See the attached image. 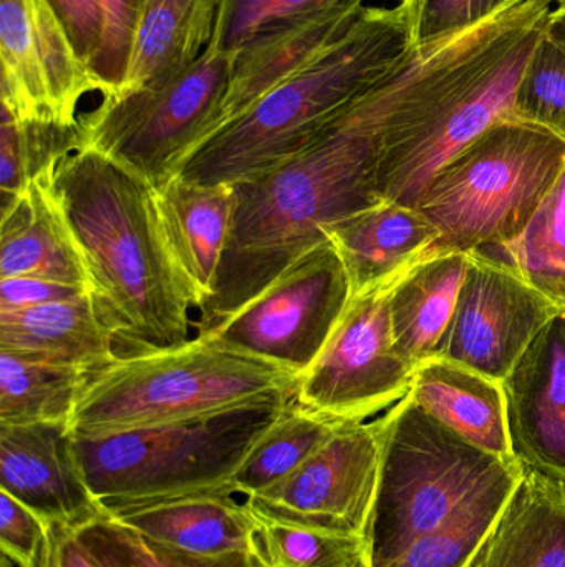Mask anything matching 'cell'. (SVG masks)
I'll return each instance as SVG.
<instances>
[{
  "label": "cell",
  "mask_w": 565,
  "mask_h": 567,
  "mask_svg": "<svg viewBox=\"0 0 565 567\" xmlns=\"http://www.w3.org/2000/svg\"><path fill=\"white\" fill-rule=\"evenodd\" d=\"M504 37L503 20L490 17L464 32L414 43L295 155L232 186L231 229L199 332L238 312L325 241L327 226L377 205L375 172L390 136L496 55Z\"/></svg>",
  "instance_id": "1"
},
{
  "label": "cell",
  "mask_w": 565,
  "mask_h": 567,
  "mask_svg": "<svg viewBox=\"0 0 565 567\" xmlns=\"http://www.w3.org/2000/svg\"><path fill=\"white\" fill-rule=\"evenodd\" d=\"M49 183L116 353L136 355L191 340L198 307L169 248L158 189L92 148L63 158Z\"/></svg>",
  "instance_id": "2"
},
{
  "label": "cell",
  "mask_w": 565,
  "mask_h": 567,
  "mask_svg": "<svg viewBox=\"0 0 565 567\" xmlns=\"http://www.w3.org/2000/svg\"><path fill=\"white\" fill-rule=\"evenodd\" d=\"M380 476L367 567H468L524 475L438 422L410 396L375 420Z\"/></svg>",
  "instance_id": "3"
},
{
  "label": "cell",
  "mask_w": 565,
  "mask_h": 567,
  "mask_svg": "<svg viewBox=\"0 0 565 567\" xmlns=\"http://www.w3.org/2000/svg\"><path fill=\"white\" fill-rule=\"evenodd\" d=\"M411 45L410 19L400 6L365 7L354 27L324 55L222 126L176 176L196 185L234 186L271 172L311 142Z\"/></svg>",
  "instance_id": "4"
},
{
  "label": "cell",
  "mask_w": 565,
  "mask_h": 567,
  "mask_svg": "<svg viewBox=\"0 0 565 567\" xmlns=\"http://www.w3.org/2000/svg\"><path fill=\"white\" fill-rule=\"evenodd\" d=\"M297 380L294 370L198 333L181 346L118 355L92 373L70 429L103 435L202 419L294 393Z\"/></svg>",
  "instance_id": "5"
},
{
  "label": "cell",
  "mask_w": 565,
  "mask_h": 567,
  "mask_svg": "<svg viewBox=\"0 0 565 567\" xmlns=\"http://www.w3.org/2000/svg\"><path fill=\"white\" fill-rule=\"evenodd\" d=\"M292 399L294 393H278L202 419L103 435L73 433V450L90 492L108 515L202 493L234 495L236 472Z\"/></svg>",
  "instance_id": "6"
},
{
  "label": "cell",
  "mask_w": 565,
  "mask_h": 567,
  "mask_svg": "<svg viewBox=\"0 0 565 567\" xmlns=\"http://www.w3.org/2000/svg\"><path fill=\"white\" fill-rule=\"evenodd\" d=\"M565 168V140L508 116L431 179L417 209L438 229L421 259L504 248L530 225Z\"/></svg>",
  "instance_id": "7"
},
{
  "label": "cell",
  "mask_w": 565,
  "mask_h": 567,
  "mask_svg": "<svg viewBox=\"0 0 565 567\" xmlns=\"http://www.w3.org/2000/svg\"><path fill=\"white\" fill-rule=\"evenodd\" d=\"M232 56L206 50L169 82L103 96L93 112L80 116L85 148L163 188L221 128Z\"/></svg>",
  "instance_id": "8"
},
{
  "label": "cell",
  "mask_w": 565,
  "mask_h": 567,
  "mask_svg": "<svg viewBox=\"0 0 565 567\" xmlns=\"http://www.w3.org/2000/svg\"><path fill=\"white\" fill-rule=\"evenodd\" d=\"M547 20L550 17L531 27L390 136L375 172L378 203L417 208L425 189L448 162L494 123L514 116L517 86L546 33Z\"/></svg>",
  "instance_id": "9"
},
{
  "label": "cell",
  "mask_w": 565,
  "mask_h": 567,
  "mask_svg": "<svg viewBox=\"0 0 565 567\" xmlns=\"http://www.w3.org/2000/svg\"><path fill=\"white\" fill-rule=\"evenodd\" d=\"M398 279L350 297L324 349L299 375L295 405L335 423H364L408 395L417 370L398 353L390 322Z\"/></svg>",
  "instance_id": "10"
},
{
  "label": "cell",
  "mask_w": 565,
  "mask_h": 567,
  "mask_svg": "<svg viewBox=\"0 0 565 567\" xmlns=\"http://www.w3.org/2000/svg\"><path fill=\"white\" fill-rule=\"evenodd\" d=\"M350 297V279L327 238L238 312L198 333L301 375L324 349Z\"/></svg>",
  "instance_id": "11"
},
{
  "label": "cell",
  "mask_w": 565,
  "mask_h": 567,
  "mask_svg": "<svg viewBox=\"0 0 565 567\" xmlns=\"http://www.w3.org/2000/svg\"><path fill=\"white\" fill-rule=\"evenodd\" d=\"M380 465L375 420L342 423L292 475L244 503L259 518L365 538Z\"/></svg>",
  "instance_id": "12"
},
{
  "label": "cell",
  "mask_w": 565,
  "mask_h": 567,
  "mask_svg": "<svg viewBox=\"0 0 565 567\" xmlns=\"http://www.w3.org/2000/svg\"><path fill=\"white\" fill-rule=\"evenodd\" d=\"M468 255L453 317L433 357L503 382L537 332L563 310L503 259Z\"/></svg>",
  "instance_id": "13"
},
{
  "label": "cell",
  "mask_w": 565,
  "mask_h": 567,
  "mask_svg": "<svg viewBox=\"0 0 565 567\" xmlns=\"http://www.w3.org/2000/svg\"><path fill=\"white\" fill-rule=\"evenodd\" d=\"M100 92L46 0H0V110L19 120L76 123Z\"/></svg>",
  "instance_id": "14"
},
{
  "label": "cell",
  "mask_w": 565,
  "mask_h": 567,
  "mask_svg": "<svg viewBox=\"0 0 565 567\" xmlns=\"http://www.w3.org/2000/svg\"><path fill=\"white\" fill-rule=\"evenodd\" d=\"M0 489L72 532L108 516L83 478L69 422L0 423Z\"/></svg>",
  "instance_id": "15"
},
{
  "label": "cell",
  "mask_w": 565,
  "mask_h": 567,
  "mask_svg": "<svg viewBox=\"0 0 565 567\" xmlns=\"http://www.w3.org/2000/svg\"><path fill=\"white\" fill-rule=\"evenodd\" d=\"M501 383L517 462L565 483V310L537 332Z\"/></svg>",
  "instance_id": "16"
},
{
  "label": "cell",
  "mask_w": 565,
  "mask_h": 567,
  "mask_svg": "<svg viewBox=\"0 0 565 567\" xmlns=\"http://www.w3.org/2000/svg\"><path fill=\"white\" fill-rule=\"evenodd\" d=\"M365 7V0H345L269 27L245 43L232 56L221 128L324 55L354 27Z\"/></svg>",
  "instance_id": "17"
},
{
  "label": "cell",
  "mask_w": 565,
  "mask_h": 567,
  "mask_svg": "<svg viewBox=\"0 0 565 567\" xmlns=\"http://www.w3.org/2000/svg\"><path fill=\"white\" fill-rule=\"evenodd\" d=\"M324 235L341 255L355 296L404 276L440 233L417 208L380 202L327 226Z\"/></svg>",
  "instance_id": "18"
},
{
  "label": "cell",
  "mask_w": 565,
  "mask_h": 567,
  "mask_svg": "<svg viewBox=\"0 0 565 567\" xmlns=\"http://www.w3.org/2000/svg\"><path fill=\"white\" fill-rule=\"evenodd\" d=\"M109 516L155 542L192 555L262 553L258 518L228 492L182 496Z\"/></svg>",
  "instance_id": "19"
},
{
  "label": "cell",
  "mask_w": 565,
  "mask_h": 567,
  "mask_svg": "<svg viewBox=\"0 0 565 567\" xmlns=\"http://www.w3.org/2000/svg\"><path fill=\"white\" fill-rule=\"evenodd\" d=\"M49 178L32 182L19 195L3 199L0 279H46L88 289L82 256Z\"/></svg>",
  "instance_id": "20"
},
{
  "label": "cell",
  "mask_w": 565,
  "mask_h": 567,
  "mask_svg": "<svg viewBox=\"0 0 565 567\" xmlns=\"http://www.w3.org/2000/svg\"><path fill=\"white\" fill-rule=\"evenodd\" d=\"M158 203L169 248L201 312L215 293L231 229L234 189L175 176L158 189Z\"/></svg>",
  "instance_id": "21"
},
{
  "label": "cell",
  "mask_w": 565,
  "mask_h": 567,
  "mask_svg": "<svg viewBox=\"0 0 565 567\" xmlns=\"http://www.w3.org/2000/svg\"><path fill=\"white\" fill-rule=\"evenodd\" d=\"M408 396L438 422L504 462H517L508 430L503 383L431 357L418 367Z\"/></svg>",
  "instance_id": "22"
},
{
  "label": "cell",
  "mask_w": 565,
  "mask_h": 567,
  "mask_svg": "<svg viewBox=\"0 0 565 567\" xmlns=\"http://www.w3.org/2000/svg\"><path fill=\"white\" fill-rule=\"evenodd\" d=\"M0 350L42 357L90 373L118 357L90 293L63 302L0 309Z\"/></svg>",
  "instance_id": "23"
},
{
  "label": "cell",
  "mask_w": 565,
  "mask_h": 567,
  "mask_svg": "<svg viewBox=\"0 0 565 567\" xmlns=\"http://www.w3.org/2000/svg\"><path fill=\"white\" fill-rule=\"evenodd\" d=\"M481 567H565V483L524 475L481 549Z\"/></svg>",
  "instance_id": "24"
},
{
  "label": "cell",
  "mask_w": 565,
  "mask_h": 567,
  "mask_svg": "<svg viewBox=\"0 0 565 567\" xmlns=\"http://www.w3.org/2000/svg\"><path fill=\"white\" fill-rule=\"evenodd\" d=\"M219 3L145 0L128 75L118 93L161 85L198 62L211 43Z\"/></svg>",
  "instance_id": "25"
},
{
  "label": "cell",
  "mask_w": 565,
  "mask_h": 567,
  "mask_svg": "<svg viewBox=\"0 0 565 567\" xmlns=\"http://www.w3.org/2000/svg\"><path fill=\"white\" fill-rule=\"evenodd\" d=\"M470 255L420 259L390 292V322L398 353L415 370L435 355L453 317Z\"/></svg>",
  "instance_id": "26"
},
{
  "label": "cell",
  "mask_w": 565,
  "mask_h": 567,
  "mask_svg": "<svg viewBox=\"0 0 565 567\" xmlns=\"http://www.w3.org/2000/svg\"><path fill=\"white\" fill-rule=\"evenodd\" d=\"M90 379L79 367L0 350V423H70Z\"/></svg>",
  "instance_id": "27"
},
{
  "label": "cell",
  "mask_w": 565,
  "mask_h": 567,
  "mask_svg": "<svg viewBox=\"0 0 565 567\" xmlns=\"http://www.w3.org/2000/svg\"><path fill=\"white\" fill-rule=\"evenodd\" d=\"M341 425L301 409L292 399L239 466L232 492L248 498L278 485L311 458Z\"/></svg>",
  "instance_id": "28"
},
{
  "label": "cell",
  "mask_w": 565,
  "mask_h": 567,
  "mask_svg": "<svg viewBox=\"0 0 565 567\" xmlns=\"http://www.w3.org/2000/svg\"><path fill=\"white\" fill-rule=\"evenodd\" d=\"M85 148L76 123L19 120L0 110V192L13 198L32 182L46 179L59 163Z\"/></svg>",
  "instance_id": "29"
},
{
  "label": "cell",
  "mask_w": 565,
  "mask_h": 567,
  "mask_svg": "<svg viewBox=\"0 0 565 567\" xmlns=\"http://www.w3.org/2000/svg\"><path fill=\"white\" fill-rule=\"evenodd\" d=\"M501 249L524 281L565 310V168L530 225Z\"/></svg>",
  "instance_id": "30"
},
{
  "label": "cell",
  "mask_w": 565,
  "mask_h": 567,
  "mask_svg": "<svg viewBox=\"0 0 565 567\" xmlns=\"http://www.w3.org/2000/svg\"><path fill=\"white\" fill-rule=\"evenodd\" d=\"M75 535L100 567H271L262 553L199 556L181 551L109 515L83 526Z\"/></svg>",
  "instance_id": "31"
},
{
  "label": "cell",
  "mask_w": 565,
  "mask_h": 567,
  "mask_svg": "<svg viewBox=\"0 0 565 567\" xmlns=\"http://www.w3.org/2000/svg\"><path fill=\"white\" fill-rule=\"evenodd\" d=\"M255 518L262 556L271 567H367L362 536Z\"/></svg>",
  "instance_id": "32"
},
{
  "label": "cell",
  "mask_w": 565,
  "mask_h": 567,
  "mask_svg": "<svg viewBox=\"0 0 565 567\" xmlns=\"http://www.w3.org/2000/svg\"><path fill=\"white\" fill-rule=\"evenodd\" d=\"M514 116L565 140V52L544 33L517 86Z\"/></svg>",
  "instance_id": "33"
},
{
  "label": "cell",
  "mask_w": 565,
  "mask_h": 567,
  "mask_svg": "<svg viewBox=\"0 0 565 567\" xmlns=\"http://www.w3.org/2000/svg\"><path fill=\"white\" fill-rule=\"evenodd\" d=\"M342 2L345 0H221L206 50L234 55L269 27Z\"/></svg>",
  "instance_id": "34"
},
{
  "label": "cell",
  "mask_w": 565,
  "mask_h": 567,
  "mask_svg": "<svg viewBox=\"0 0 565 567\" xmlns=\"http://www.w3.org/2000/svg\"><path fill=\"white\" fill-rule=\"evenodd\" d=\"M145 0H100L105 17V40L93 65L103 96L116 95L125 85Z\"/></svg>",
  "instance_id": "35"
},
{
  "label": "cell",
  "mask_w": 565,
  "mask_h": 567,
  "mask_svg": "<svg viewBox=\"0 0 565 567\" xmlns=\"http://www.w3.org/2000/svg\"><path fill=\"white\" fill-rule=\"evenodd\" d=\"M50 548V523L0 489V549L17 567H43Z\"/></svg>",
  "instance_id": "36"
},
{
  "label": "cell",
  "mask_w": 565,
  "mask_h": 567,
  "mask_svg": "<svg viewBox=\"0 0 565 567\" xmlns=\"http://www.w3.org/2000/svg\"><path fill=\"white\" fill-rule=\"evenodd\" d=\"M510 0H425L414 43H430L464 32L508 6Z\"/></svg>",
  "instance_id": "37"
},
{
  "label": "cell",
  "mask_w": 565,
  "mask_h": 567,
  "mask_svg": "<svg viewBox=\"0 0 565 567\" xmlns=\"http://www.w3.org/2000/svg\"><path fill=\"white\" fill-rule=\"evenodd\" d=\"M90 72L102 52L105 17L100 0H46Z\"/></svg>",
  "instance_id": "38"
},
{
  "label": "cell",
  "mask_w": 565,
  "mask_h": 567,
  "mask_svg": "<svg viewBox=\"0 0 565 567\" xmlns=\"http://www.w3.org/2000/svg\"><path fill=\"white\" fill-rule=\"evenodd\" d=\"M88 289L46 279L6 278L0 279V309L42 306V303L63 302L86 296Z\"/></svg>",
  "instance_id": "39"
},
{
  "label": "cell",
  "mask_w": 565,
  "mask_h": 567,
  "mask_svg": "<svg viewBox=\"0 0 565 567\" xmlns=\"http://www.w3.org/2000/svg\"><path fill=\"white\" fill-rule=\"evenodd\" d=\"M43 567H100L79 542L75 532L50 523V548Z\"/></svg>",
  "instance_id": "40"
},
{
  "label": "cell",
  "mask_w": 565,
  "mask_h": 567,
  "mask_svg": "<svg viewBox=\"0 0 565 567\" xmlns=\"http://www.w3.org/2000/svg\"><path fill=\"white\" fill-rule=\"evenodd\" d=\"M546 33L565 52V6L557 7L551 12Z\"/></svg>",
  "instance_id": "41"
},
{
  "label": "cell",
  "mask_w": 565,
  "mask_h": 567,
  "mask_svg": "<svg viewBox=\"0 0 565 567\" xmlns=\"http://www.w3.org/2000/svg\"><path fill=\"white\" fill-rule=\"evenodd\" d=\"M398 6L408 13L411 23V32L417 29L418 19H420L421 10H423L425 0H400Z\"/></svg>",
  "instance_id": "42"
},
{
  "label": "cell",
  "mask_w": 565,
  "mask_h": 567,
  "mask_svg": "<svg viewBox=\"0 0 565 567\" xmlns=\"http://www.w3.org/2000/svg\"><path fill=\"white\" fill-rule=\"evenodd\" d=\"M0 567H17L7 556H0Z\"/></svg>",
  "instance_id": "43"
},
{
  "label": "cell",
  "mask_w": 565,
  "mask_h": 567,
  "mask_svg": "<svg viewBox=\"0 0 565 567\" xmlns=\"http://www.w3.org/2000/svg\"><path fill=\"white\" fill-rule=\"evenodd\" d=\"M481 549H483V548H481ZM468 567H481V551L478 553L477 558H474L473 563H471V565Z\"/></svg>",
  "instance_id": "44"
},
{
  "label": "cell",
  "mask_w": 565,
  "mask_h": 567,
  "mask_svg": "<svg viewBox=\"0 0 565 567\" xmlns=\"http://www.w3.org/2000/svg\"><path fill=\"white\" fill-rule=\"evenodd\" d=\"M554 3H557V7H564L565 0H554Z\"/></svg>",
  "instance_id": "45"
},
{
  "label": "cell",
  "mask_w": 565,
  "mask_h": 567,
  "mask_svg": "<svg viewBox=\"0 0 565 567\" xmlns=\"http://www.w3.org/2000/svg\"><path fill=\"white\" fill-rule=\"evenodd\" d=\"M551 3H554V0H550Z\"/></svg>",
  "instance_id": "46"
}]
</instances>
